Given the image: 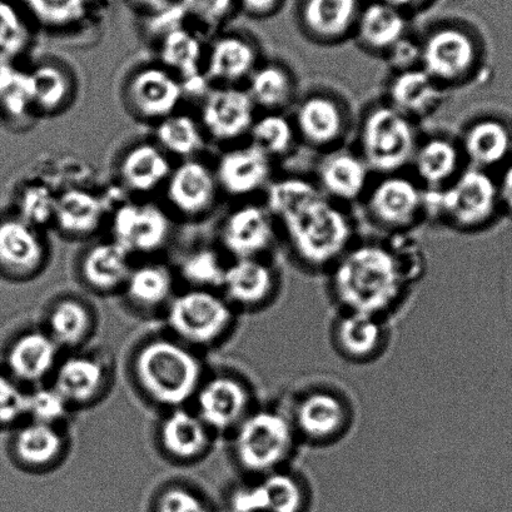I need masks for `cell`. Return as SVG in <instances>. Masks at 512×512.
<instances>
[{"label":"cell","instance_id":"obj_21","mask_svg":"<svg viewBox=\"0 0 512 512\" xmlns=\"http://www.w3.org/2000/svg\"><path fill=\"white\" fill-rule=\"evenodd\" d=\"M360 11L359 0H303L298 21L310 41L333 46L354 36Z\"/></svg>","mask_w":512,"mask_h":512},{"label":"cell","instance_id":"obj_12","mask_svg":"<svg viewBox=\"0 0 512 512\" xmlns=\"http://www.w3.org/2000/svg\"><path fill=\"white\" fill-rule=\"evenodd\" d=\"M193 401L208 429L228 436L261 404L252 382L233 372L206 377Z\"/></svg>","mask_w":512,"mask_h":512},{"label":"cell","instance_id":"obj_35","mask_svg":"<svg viewBox=\"0 0 512 512\" xmlns=\"http://www.w3.org/2000/svg\"><path fill=\"white\" fill-rule=\"evenodd\" d=\"M96 326L91 308L78 298H62L49 310L46 328L61 350H76L91 338Z\"/></svg>","mask_w":512,"mask_h":512},{"label":"cell","instance_id":"obj_2","mask_svg":"<svg viewBox=\"0 0 512 512\" xmlns=\"http://www.w3.org/2000/svg\"><path fill=\"white\" fill-rule=\"evenodd\" d=\"M325 277L333 311L390 321L404 310L414 290L385 242L356 241Z\"/></svg>","mask_w":512,"mask_h":512},{"label":"cell","instance_id":"obj_11","mask_svg":"<svg viewBox=\"0 0 512 512\" xmlns=\"http://www.w3.org/2000/svg\"><path fill=\"white\" fill-rule=\"evenodd\" d=\"M333 354L355 367L375 365L389 354L394 341L392 321L364 313L333 311L327 328Z\"/></svg>","mask_w":512,"mask_h":512},{"label":"cell","instance_id":"obj_16","mask_svg":"<svg viewBox=\"0 0 512 512\" xmlns=\"http://www.w3.org/2000/svg\"><path fill=\"white\" fill-rule=\"evenodd\" d=\"M278 231L266 206L236 208L222 227V243L233 260L268 258L276 246Z\"/></svg>","mask_w":512,"mask_h":512},{"label":"cell","instance_id":"obj_44","mask_svg":"<svg viewBox=\"0 0 512 512\" xmlns=\"http://www.w3.org/2000/svg\"><path fill=\"white\" fill-rule=\"evenodd\" d=\"M157 139L166 151L176 156L190 157L200 152L205 139L195 119L186 114H171L157 127Z\"/></svg>","mask_w":512,"mask_h":512},{"label":"cell","instance_id":"obj_20","mask_svg":"<svg viewBox=\"0 0 512 512\" xmlns=\"http://www.w3.org/2000/svg\"><path fill=\"white\" fill-rule=\"evenodd\" d=\"M215 436L197 412L187 407L167 411L158 427L161 450L169 459L181 464L203 459Z\"/></svg>","mask_w":512,"mask_h":512},{"label":"cell","instance_id":"obj_47","mask_svg":"<svg viewBox=\"0 0 512 512\" xmlns=\"http://www.w3.org/2000/svg\"><path fill=\"white\" fill-rule=\"evenodd\" d=\"M28 43L29 31L21 14L11 3L0 0V63H11Z\"/></svg>","mask_w":512,"mask_h":512},{"label":"cell","instance_id":"obj_24","mask_svg":"<svg viewBox=\"0 0 512 512\" xmlns=\"http://www.w3.org/2000/svg\"><path fill=\"white\" fill-rule=\"evenodd\" d=\"M109 366L98 356L74 354L59 362L52 386L73 407L97 401L109 384Z\"/></svg>","mask_w":512,"mask_h":512},{"label":"cell","instance_id":"obj_15","mask_svg":"<svg viewBox=\"0 0 512 512\" xmlns=\"http://www.w3.org/2000/svg\"><path fill=\"white\" fill-rule=\"evenodd\" d=\"M369 166L359 152L344 146L322 154L316 168V185L338 205L364 200L371 185Z\"/></svg>","mask_w":512,"mask_h":512},{"label":"cell","instance_id":"obj_41","mask_svg":"<svg viewBox=\"0 0 512 512\" xmlns=\"http://www.w3.org/2000/svg\"><path fill=\"white\" fill-rule=\"evenodd\" d=\"M202 46L196 36L183 28H172L161 44V59L186 82H197L200 77Z\"/></svg>","mask_w":512,"mask_h":512},{"label":"cell","instance_id":"obj_28","mask_svg":"<svg viewBox=\"0 0 512 512\" xmlns=\"http://www.w3.org/2000/svg\"><path fill=\"white\" fill-rule=\"evenodd\" d=\"M183 87L176 77L162 68H144L134 74L128 98L134 111L144 118H167L180 103Z\"/></svg>","mask_w":512,"mask_h":512},{"label":"cell","instance_id":"obj_37","mask_svg":"<svg viewBox=\"0 0 512 512\" xmlns=\"http://www.w3.org/2000/svg\"><path fill=\"white\" fill-rule=\"evenodd\" d=\"M173 276L166 266L143 265L132 268L123 292L127 301L139 311L166 310L173 296Z\"/></svg>","mask_w":512,"mask_h":512},{"label":"cell","instance_id":"obj_22","mask_svg":"<svg viewBox=\"0 0 512 512\" xmlns=\"http://www.w3.org/2000/svg\"><path fill=\"white\" fill-rule=\"evenodd\" d=\"M61 349L46 330H29L19 335L7 352V374L19 384L39 386L53 377Z\"/></svg>","mask_w":512,"mask_h":512},{"label":"cell","instance_id":"obj_6","mask_svg":"<svg viewBox=\"0 0 512 512\" xmlns=\"http://www.w3.org/2000/svg\"><path fill=\"white\" fill-rule=\"evenodd\" d=\"M501 213L496 177L484 169L466 166L449 185L425 190V218L460 232L484 231Z\"/></svg>","mask_w":512,"mask_h":512},{"label":"cell","instance_id":"obj_9","mask_svg":"<svg viewBox=\"0 0 512 512\" xmlns=\"http://www.w3.org/2000/svg\"><path fill=\"white\" fill-rule=\"evenodd\" d=\"M420 44V67L449 91L470 82L482 66L481 42L465 27H436Z\"/></svg>","mask_w":512,"mask_h":512},{"label":"cell","instance_id":"obj_51","mask_svg":"<svg viewBox=\"0 0 512 512\" xmlns=\"http://www.w3.org/2000/svg\"><path fill=\"white\" fill-rule=\"evenodd\" d=\"M153 512H213L210 504L186 486H168L159 492Z\"/></svg>","mask_w":512,"mask_h":512},{"label":"cell","instance_id":"obj_58","mask_svg":"<svg viewBox=\"0 0 512 512\" xmlns=\"http://www.w3.org/2000/svg\"><path fill=\"white\" fill-rule=\"evenodd\" d=\"M390 6L399 9L402 13L414 11V9L424 6L427 0H384Z\"/></svg>","mask_w":512,"mask_h":512},{"label":"cell","instance_id":"obj_3","mask_svg":"<svg viewBox=\"0 0 512 512\" xmlns=\"http://www.w3.org/2000/svg\"><path fill=\"white\" fill-rule=\"evenodd\" d=\"M302 449L328 450L342 444L359 420L352 392L340 381L312 376L278 397Z\"/></svg>","mask_w":512,"mask_h":512},{"label":"cell","instance_id":"obj_39","mask_svg":"<svg viewBox=\"0 0 512 512\" xmlns=\"http://www.w3.org/2000/svg\"><path fill=\"white\" fill-rule=\"evenodd\" d=\"M172 169L166 154L152 144H139L123 157L122 182L134 192H151L168 180Z\"/></svg>","mask_w":512,"mask_h":512},{"label":"cell","instance_id":"obj_23","mask_svg":"<svg viewBox=\"0 0 512 512\" xmlns=\"http://www.w3.org/2000/svg\"><path fill=\"white\" fill-rule=\"evenodd\" d=\"M447 97L449 89L421 67L394 73L387 84L386 102L415 123L439 111Z\"/></svg>","mask_w":512,"mask_h":512},{"label":"cell","instance_id":"obj_38","mask_svg":"<svg viewBox=\"0 0 512 512\" xmlns=\"http://www.w3.org/2000/svg\"><path fill=\"white\" fill-rule=\"evenodd\" d=\"M103 203L91 192L72 188L56 198L54 222L71 236H88L101 226Z\"/></svg>","mask_w":512,"mask_h":512},{"label":"cell","instance_id":"obj_56","mask_svg":"<svg viewBox=\"0 0 512 512\" xmlns=\"http://www.w3.org/2000/svg\"><path fill=\"white\" fill-rule=\"evenodd\" d=\"M282 0H241L243 9L253 17H268L281 6Z\"/></svg>","mask_w":512,"mask_h":512},{"label":"cell","instance_id":"obj_25","mask_svg":"<svg viewBox=\"0 0 512 512\" xmlns=\"http://www.w3.org/2000/svg\"><path fill=\"white\" fill-rule=\"evenodd\" d=\"M272 159L252 143L226 152L218 162L216 180L228 195L247 197L267 190L272 182Z\"/></svg>","mask_w":512,"mask_h":512},{"label":"cell","instance_id":"obj_29","mask_svg":"<svg viewBox=\"0 0 512 512\" xmlns=\"http://www.w3.org/2000/svg\"><path fill=\"white\" fill-rule=\"evenodd\" d=\"M217 185L216 176L206 164L186 161L168 177V200L183 215L200 216L215 203Z\"/></svg>","mask_w":512,"mask_h":512},{"label":"cell","instance_id":"obj_42","mask_svg":"<svg viewBox=\"0 0 512 512\" xmlns=\"http://www.w3.org/2000/svg\"><path fill=\"white\" fill-rule=\"evenodd\" d=\"M33 107L52 113L67 102L71 94V81L63 69L53 64H43L29 72Z\"/></svg>","mask_w":512,"mask_h":512},{"label":"cell","instance_id":"obj_14","mask_svg":"<svg viewBox=\"0 0 512 512\" xmlns=\"http://www.w3.org/2000/svg\"><path fill=\"white\" fill-rule=\"evenodd\" d=\"M298 141L322 153L344 146L351 118L342 99L331 92L313 91L295 102L291 117Z\"/></svg>","mask_w":512,"mask_h":512},{"label":"cell","instance_id":"obj_31","mask_svg":"<svg viewBox=\"0 0 512 512\" xmlns=\"http://www.w3.org/2000/svg\"><path fill=\"white\" fill-rule=\"evenodd\" d=\"M66 445L61 427L26 420L17 426L13 454L22 466L43 470L61 460Z\"/></svg>","mask_w":512,"mask_h":512},{"label":"cell","instance_id":"obj_17","mask_svg":"<svg viewBox=\"0 0 512 512\" xmlns=\"http://www.w3.org/2000/svg\"><path fill=\"white\" fill-rule=\"evenodd\" d=\"M457 141L466 166L492 172L512 158V127L500 117L475 118L462 129Z\"/></svg>","mask_w":512,"mask_h":512},{"label":"cell","instance_id":"obj_5","mask_svg":"<svg viewBox=\"0 0 512 512\" xmlns=\"http://www.w3.org/2000/svg\"><path fill=\"white\" fill-rule=\"evenodd\" d=\"M231 454L247 479L296 465L302 446L280 400L260 404L232 431Z\"/></svg>","mask_w":512,"mask_h":512},{"label":"cell","instance_id":"obj_57","mask_svg":"<svg viewBox=\"0 0 512 512\" xmlns=\"http://www.w3.org/2000/svg\"><path fill=\"white\" fill-rule=\"evenodd\" d=\"M137 6L154 13H162L175 6V0H132Z\"/></svg>","mask_w":512,"mask_h":512},{"label":"cell","instance_id":"obj_55","mask_svg":"<svg viewBox=\"0 0 512 512\" xmlns=\"http://www.w3.org/2000/svg\"><path fill=\"white\" fill-rule=\"evenodd\" d=\"M496 177L502 213L512 217V158L500 169Z\"/></svg>","mask_w":512,"mask_h":512},{"label":"cell","instance_id":"obj_32","mask_svg":"<svg viewBox=\"0 0 512 512\" xmlns=\"http://www.w3.org/2000/svg\"><path fill=\"white\" fill-rule=\"evenodd\" d=\"M131 271L129 253L114 241L89 248L81 263L83 282L102 295L123 291Z\"/></svg>","mask_w":512,"mask_h":512},{"label":"cell","instance_id":"obj_13","mask_svg":"<svg viewBox=\"0 0 512 512\" xmlns=\"http://www.w3.org/2000/svg\"><path fill=\"white\" fill-rule=\"evenodd\" d=\"M220 290L238 313L263 312L280 300L283 277L270 258L233 260L226 267Z\"/></svg>","mask_w":512,"mask_h":512},{"label":"cell","instance_id":"obj_45","mask_svg":"<svg viewBox=\"0 0 512 512\" xmlns=\"http://www.w3.org/2000/svg\"><path fill=\"white\" fill-rule=\"evenodd\" d=\"M226 267L217 252L205 248L187 256L181 263L180 272L192 288L216 291L222 286Z\"/></svg>","mask_w":512,"mask_h":512},{"label":"cell","instance_id":"obj_33","mask_svg":"<svg viewBox=\"0 0 512 512\" xmlns=\"http://www.w3.org/2000/svg\"><path fill=\"white\" fill-rule=\"evenodd\" d=\"M263 511L303 512L312 500L310 476L297 465L260 477Z\"/></svg>","mask_w":512,"mask_h":512},{"label":"cell","instance_id":"obj_8","mask_svg":"<svg viewBox=\"0 0 512 512\" xmlns=\"http://www.w3.org/2000/svg\"><path fill=\"white\" fill-rule=\"evenodd\" d=\"M238 315L222 293L200 288L173 297L166 308L172 337L195 350L221 344L231 335Z\"/></svg>","mask_w":512,"mask_h":512},{"label":"cell","instance_id":"obj_30","mask_svg":"<svg viewBox=\"0 0 512 512\" xmlns=\"http://www.w3.org/2000/svg\"><path fill=\"white\" fill-rule=\"evenodd\" d=\"M405 36H407L405 13L380 0L361 8L352 37L364 51L376 56H385Z\"/></svg>","mask_w":512,"mask_h":512},{"label":"cell","instance_id":"obj_4","mask_svg":"<svg viewBox=\"0 0 512 512\" xmlns=\"http://www.w3.org/2000/svg\"><path fill=\"white\" fill-rule=\"evenodd\" d=\"M196 351L172 336L143 342L132 361L133 379L142 395L166 411L187 407L206 379Z\"/></svg>","mask_w":512,"mask_h":512},{"label":"cell","instance_id":"obj_7","mask_svg":"<svg viewBox=\"0 0 512 512\" xmlns=\"http://www.w3.org/2000/svg\"><path fill=\"white\" fill-rule=\"evenodd\" d=\"M357 132V152L370 171L379 176L401 173L409 168L420 141L415 122L397 112L386 101L366 108Z\"/></svg>","mask_w":512,"mask_h":512},{"label":"cell","instance_id":"obj_26","mask_svg":"<svg viewBox=\"0 0 512 512\" xmlns=\"http://www.w3.org/2000/svg\"><path fill=\"white\" fill-rule=\"evenodd\" d=\"M410 167L425 190H440L459 176L466 162L456 138L431 134L417 143Z\"/></svg>","mask_w":512,"mask_h":512},{"label":"cell","instance_id":"obj_54","mask_svg":"<svg viewBox=\"0 0 512 512\" xmlns=\"http://www.w3.org/2000/svg\"><path fill=\"white\" fill-rule=\"evenodd\" d=\"M386 62L389 63L392 72L399 73L420 68L421 44L414 38L405 36L385 54Z\"/></svg>","mask_w":512,"mask_h":512},{"label":"cell","instance_id":"obj_40","mask_svg":"<svg viewBox=\"0 0 512 512\" xmlns=\"http://www.w3.org/2000/svg\"><path fill=\"white\" fill-rule=\"evenodd\" d=\"M251 143L273 159L288 156L298 137L292 118L283 112H265L255 119L250 131Z\"/></svg>","mask_w":512,"mask_h":512},{"label":"cell","instance_id":"obj_53","mask_svg":"<svg viewBox=\"0 0 512 512\" xmlns=\"http://www.w3.org/2000/svg\"><path fill=\"white\" fill-rule=\"evenodd\" d=\"M183 13L190 14L197 21L216 26L230 16L233 0H178Z\"/></svg>","mask_w":512,"mask_h":512},{"label":"cell","instance_id":"obj_49","mask_svg":"<svg viewBox=\"0 0 512 512\" xmlns=\"http://www.w3.org/2000/svg\"><path fill=\"white\" fill-rule=\"evenodd\" d=\"M385 243L394 255L407 282L415 287L424 277L427 267L425 251L422 250L420 242L412 236L411 232H402L389 236V240Z\"/></svg>","mask_w":512,"mask_h":512},{"label":"cell","instance_id":"obj_36","mask_svg":"<svg viewBox=\"0 0 512 512\" xmlns=\"http://www.w3.org/2000/svg\"><path fill=\"white\" fill-rule=\"evenodd\" d=\"M258 52L247 39L227 36L213 44L207 76L213 81L233 84L248 79L258 67Z\"/></svg>","mask_w":512,"mask_h":512},{"label":"cell","instance_id":"obj_10","mask_svg":"<svg viewBox=\"0 0 512 512\" xmlns=\"http://www.w3.org/2000/svg\"><path fill=\"white\" fill-rule=\"evenodd\" d=\"M362 202L372 225L389 236L411 232L425 220V188L402 172L371 182Z\"/></svg>","mask_w":512,"mask_h":512},{"label":"cell","instance_id":"obj_19","mask_svg":"<svg viewBox=\"0 0 512 512\" xmlns=\"http://www.w3.org/2000/svg\"><path fill=\"white\" fill-rule=\"evenodd\" d=\"M255 119L256 106L245 89L218 88L203 103V126L217 141H235L250 134Z\"/></svg>","mask_w":512,"mask_h":512},{"label":"cell","instance_id":"obj_52","mask_svg":"<svg viewBox=\"0 0 512 512\" xmlns=\"http://www.w3.org/2000/svg\"><path fill=\"white\" fill-rule=\"evenodd\" d=\"M56 198L46 187L32 186L23 192L19 207L22 220L31 226L44 225L54 218Z\"/></svg>","mask_w":512,"mask_h":512},{"label":"cell","instance_id":"obj_34","mask_svg":"<svg viewBox=\"0 0 512 512\" xmlns=\"http://www.w3.org/2000/svg\"><path fill=\"white\" fill-rule=\"evenodd\" d=\"M246 91L256 108L260 107L265 112H283L296 102V77L283 63L258 64L248 78Z\"/></svg>","mask_w":512,"mask_h":512},{"label":"cell","instance_id":"obj_27","mask_svg":"<svg viewBox=\"0 0 512 512\" xmlns=\"http://www.w3.org/2000/svg\"><path fill=\"white\" fill-rule=\"evenodd\" d=\"M46 261L41 237L22 218L0 221V271L18 278L36 275Z\"/></svg>","mask_w":512,"mask_h":512},{"label":"cell","instance_id":"obj_43","mask_svg":"<svg viewBox=\"0 0 512 512\" xmlns=\"http://www.w3.org/2000/svg\"><path fill=\"white\" fill-rule=\"evenodd\" d=\"M32 108L29 72H22L11 63H0V113L18 121L27 117Z\"/></svg>","mask_w":512,"mask_h":512},{"label":"cell","instance_id":"obj_18","mask_svg":"<svg viewBox=\"0 0 512 512\" xmlns=\"http://www.w3.org/2000/svg\"><path fill=\"white\" fill-rule=\"evenodd\" d=\"M171 233L169 218L154 205L127 203L113 218L114 242L128 253H152L163 247Z\"/></svg>","mask_w":512,"mask_h":512},{"label":"cell","instance_id":"obj_50","mask_svg":"<svg viewBox=\"0 0 512 512\" xmlns=\"http://www.w3.org/2000/svg\"><path fill=\"white\" fill-rule=\"evenodd\" d=\"M28 392L9 374H0V427L19 426L27 420Z\"/></svg>","mask_w":512,"mask_h":512},{"label":"cell","instance_id":"obj_46","mask_svg":"<svg viewBox=\"0 0 512 512\" xmlns=\"http://www.w3.org/2000/svg\"><path fill=\"white\" fill-rule=\"evenodd\" d=\"M72 407L53 386H36L28 392L27 420L61 427Z\"/></svg>","mask_w":512,"mask_h":512},{"label":"cell","instance_id":"obj_48","mask_svg":"<svg viewBox=\"0 0 512 512\" xmlns=\"http://www.w3.org/2000/svg\"><path fill=\"white\" fill-rule=\"evenodd\" d=\"M33 17L44 26H71L86 16L89 0H24Z\"/></svg>","mask_w":512,"mask_h":512},{"label":"cell","instance_id":"obj_1","mask_svg":"<svg viewBox=\"0 0 512 512\" xmlns=\"http://www.w3.org/2000/svg\"><path fill=\"white\" fill-rule=\"evenodd\" d=\"M265 206L277 230L280 228L291 262L308 275L326 276L355 245V226L349 212L306 177L272 180Z\"/></svg>","mask_w":512,"mask_h":512}]
</instances>
